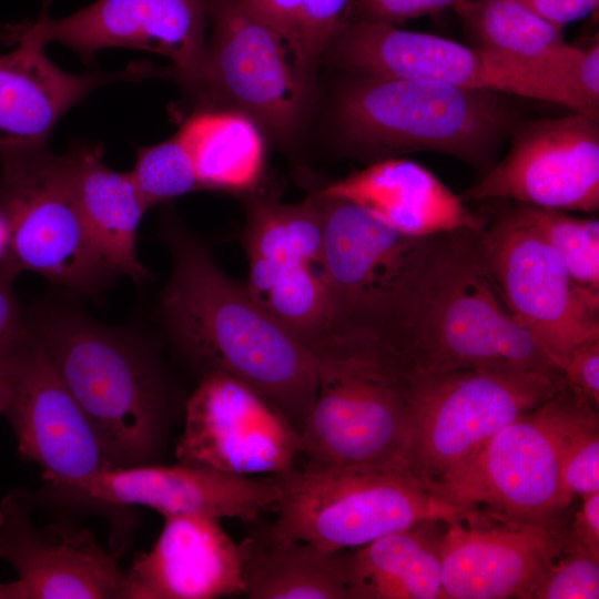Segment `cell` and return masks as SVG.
<instances>
[{
	"label": "cell",
	"instance_id": "obj_1",
	"mask_svg": "<svg viewBox=\"0 0 599 599\" xmlns=\"http://www.w3.org/2000/svg\"><path fill=\"white\" fill-rule=\"evenodd\" d=\"M483 229L418 237L364 332L404 375L481 366L559 369L507 308L485 256Z\"/></svg>",
	"mask_w": 599,
	"mask_h": 599
},
{
	"label": "cell",
	"instance_id": "obj_2",
	"mask_svg": "<svg viewBox=\"0 0 599 599\" xmlns=\"http://www.w3.org/2000/svg\"><path fill=\"white\" fill-rule=\"evenodd\" d=\"M172 270L161 309L176 347L203 374L232 376L268 398L302 433L317 386L314 353L231 278L181 226H165Z\"/></svg>",
	"mask_w": 599,
	"mask_h": 599
},
{
	"label": "cell",
	"instance_id": "obj_3",
	"mask_svg": "<svg viewBox=\"0 0 599 599\" xmlns=\"http://www.w3.org/2000/svg\"><path fill=\"white\" fill-rule=\"evenodd\" d=\"M352 75L337 98V122L349 146L373 162L437 152L484 174L521 122L507 94L417 79Z\"/></svg>",
	"mask_w": 599,
	"mask_h": 599
},
{
	"label": "cell",
	"instance_id": "obj_4",
	"mask_svg": "<svg viewBox=\"0 0 599 599\" xmlns=\"http://www.w3.org/2000/svg\"><path fill=\"white\" fill-rule=\"evenodd\" d=\"M28 324L115 467L149 460L162 436L165 398L146 352L126 335L73 313L47 312Z\"/></svg>",
	"mask_w": 599,
	"mask_h": 599
},
{
	"label": "cell",
	"instance_id": "obj_5",
	"mask_svg": "<svg viewBox=\"0 0 599 599\" xmlns=\"http://www.w3.org/2000/svg\"><path fill=\"white\" fill-rule=\"evenodd\" d=\"M276 478L277 516L266 534L331 551L352 550L419 522L450 517L457 509L407 464L306 463Z\"/></svg>",
	"mask_w": 599,
	"mask_h": 599
},
{
	"label": "cell",
	"instance_id": "obj_6",
	"mask_svg": "<svg viewBox=\"0 0 599 599\" xmlns=\"http://www.w3.org/2000/svg\"><path fill=\"white\" fill-rule=\"evenodd\" d=\"M312 352L317 386L301 433L307 463L407 464L406 376L373 343L331 336Z\"/></svg>",
	"mask_w": 599,
	"mask_h": 599
},
{
	"label": "cell",
	"instance_id": "obj_7",
	"mask_svg": "<svg viewBox=\"0 0 599 599\" xmlns=\"http://www.w3.org/2000/svg\"><path fill=\"white\" fill-rule=\"evenodd\" d=\"M405 376L407 465L430 488L567 385L560 369L481 366Z\"/></svg>",
	"mask_w": 599,
	"mask_h": 599
},
{
	"label": "cell",
	"instance_id": "obj_8",
	"mask_svg": "<svg viewBox=\"0 0 599 599\" xmlns=\"http://www.w3.org/2000/svg\"><path fill=\"white\" fill-rule=\"evenodd\" d=\"M0 209L9 229L0 275L13 280L29 271L83 294L113 275L82 220L69 152L43 146L0 154Z\"/></svg>",
	"mask_w": 599,
	"mask_h": 599
},
{
	"label": "cell",
	"instance_id": "obj_9",
	"mask_svg": "<svg viewBox=\"0 0 599 599\" xmlns=\"http://www.w3.org/2000/svg\"><path fill=\"white\" fill-rule=\"evenodd\" d=\"M589 407L597 408L566 385L499 429L432 489L456 507L532 521L559 517L572 500L561 479L565 443Z\"/></svg>",
	"mask_w": 599,
	"mask_h": 599
},
{
	"label": "cell",
	"instance_id": "obj_10",
	"mask_svg": "<svg viewBox=\"0 0 599 599\" xmlns=\"http://www.w3.org/2000/svg\"><path fill=\"white\" fill-rule=\"evenodd\" d=\"M328 52L332 62L351 74L440 82L554 103L586 114L559 71L435 34L388 23L344 21Z\"/></svg>",
	"mask_w": 599,
	"mask_h": 599
},
{
	"label": "cell",
	"instance_id": "obj_11",
	"mask_svg": "<svg viewBox=\"0 0 599 599\" xmlns=\"http://www.w3.org/2000/svg\"><path fill=\"white\" fill-rule=\"evenodd\" d=\"M483 244L507 308L558 368L576 347L599 339V296L571 280L516 203L485 225Z\"/></svg>",
	"mask_w": 599,
	"mask_h": 599
},
{
	"label": "cell",
	"instance_id": "obj_12",
	"mask_svg": "<svg viewBox=\"0 0 599 599\" xmlns=\"http://www.w3.org/2000/svg\"><path fill=\"white\" fill-rule=\"evenodd\" d=\"M443 599H532L561 551L567 527L457 507L439 521Z\"/></svg>",
	"mask_w": 599,
	"mask_h": 599
},
{
	"label": "cell",
	"instance_id": "obj_13",
	"mask_svg": "<svg viewBox=\"0 0 599 599\" xmlns=\"http://www.w3.org/2000/svg\"><path fill=\"white\" fill-rule=\"evenodd\" d=\"M302 453L300 432L268 398L223 373L202 375L185 406L179 463L254 477L281 475Z\"/></svg>",
	"mask_w": 599,
	"mask_h": 599
},
{
	"label": "cell",
	"instance_id": "obj_14",
	"mask_svg": "<svg viewBox=\"0 0 599 599\" xmlns=\"http://www.w3.org/2000/svg\"><path fill=\"white\" fill-rule=\"evenodd\" d=\"M510 148L481 179L464 191V201H514L595 213L599 209V118L569 115L520 122Z\"/></svg>",
	"mask_w": 599,
	"mask_h": 599
},
{
	"label": "cell",
	"instance_id": "obj_15",
	"mask_svg": "<svg viewBox=\"0 0 599 599\" xmlns=\"http://www.w3.org/2000/svg\"><path fill=\"white\" fill-rule=\"evenodd\" d=\"M203 1L213 29L204 89L225 94L277 134H290L309 84L291 49L243 0Z\"/></svg>",
	"mask_w": 599,
	"mask_h": 599
},
{
	"label": "cell",
	"instance_id": "obj_16",
	"mask_svg": "<svg viewBox=\"0 0 599 599\" xmlns=\"http://www.w3.org/2000/svg\"><path fill=\"white\" fill-rule=\"evenodd\" d=\"M203 0H97L60 19L48 2L27 26L42 40L62 43L83 61L106 48L150 51L169 58L187 84L204 89L207 73Z\"/></svg>",
	"mask_w": 599,
	"mask_h": 599
},
{
	"label": "cell",
	"instance_id": "obj_17",
	"mask_svg": "<svg viewBox=\"0 0 599 599\" xmlns=\"http://www.w3.org/2000/svg\"><path fill=\"white\" fill-rule=\"evenodd\" d=\"M28 327V343L4 415L14 432L18 453L41 467L50 488L115 467L100 433Z\"/></svg>",
	"mask_w": 599,
	"mask_h": 599
},
{
	"label": "cell",
	"instance_id": "obj_18",
	"mask_svg": "<svg viewBox=\"0 0 599 599\" xmlns=\"http://www.w3.org/2000/svg\"><path fill=\"white\" fill-rule=\"evenodd\" d=\"M31 500L22 490L0 502V559L18 572L12 599H113L122 571L94 535L67 524L35 526Z\"/></svg>",
	"mask_w": 599,
	"mask_h": 599
},
{
	"label": "cell",
	"instance_id": "obj_19",
	"mask_svg": "<svg viewBox=\"0 0 599 599\" xmlns=\"http://www.w3.org/2000/svg\"><path fill=\"white\" fill-rule=\"evenodd\" d=\"M322 262L332 304L329 336L364 332L394 291L418 237L405 235L345 199L316 193Z\"/></svg>",
	"mask_w": 599,
	"mask_h": 599
},
{
	"label": "cell",
	"instance_id": "obj_20",
	"mask_svg": "<svg viewBox=\"0 0 599 599\" xmlns=\"http://www.w3.org/2000/svg\"><path fill=\"white\" fill-rule=\"evenodd\" d=\"M52 489L80 500L149 507L163 517L197 514L243 522L275 510L280 497L276 476L258 479L182 463L106 468Z\"/></svg>",
	"mask_w": 599,
	"mask_h": 599
},
{
	"label": "cell",
	"instance_id": "obj_21",
	"mask_svg": "<svg viewBox=\"0 0 599 599\" xmlns=\"http://www.w3.org/2000/svg\"><path fill=\"white\" fill-rule=\"evenodd\" d=\"M149 552L122 571L126 599H213L244 595V542H235L221 520L197 514L165 516Z\"/></svg>",
	"mask_w": 599,
	"mask_h": 599
},
{
	"label": "cell",
	"instance_id": "obj_22",
	"mask_svg": "<svg viewBox=\"0 0 599 599\" xmlns=\"http://www.w3.org/2000/svg\"><path fill=\"white\" fill-rule=\"evenodd\" d=\"M1 41L14 45L0 55V154L47 146L60 118L97 88L138 79L150 67L120 73L72 74L55 65L26 21L4 26Z\"/></svg>",
	"mask_w": 599,
	"mask_h": 599
},
{
	"label": "cell",
	"instance_id": "obj_23",
	"mask_svg": "<svg viewBox=\"0 0 599 599\" xmlns=\"http://www.w3.org/2000/svg\"><path fill=\"white\" fill-rule=\"evenodd\" d=\"M351 201L392 229L424 237L486 221L422 164L399 158L373 162L318 192Z\"/></svg>",
	"mask_w": 599,
	"mask_h": 599
},
{
	"label": "cell",
	"instance_id": "obj_24",
	"mask_svg": "<svg viewBox=\"0 0 599 599\" xmlns=\"http://www.w3.org/2000/svg\"><path fill=\"white\" fill-rule=\"evenodd\" d=\"M69 153L78 205L97 251L113 274L135 282L146 278L149 272L138 260L135 242L148 209L130 172L110 169L100 144H84Z\"/></svg>",
	"mask_w": 599,
	"mask_h": 599
},
{
	"label": "cell",
	"instance_id": "obj_25",
	"mask_svg": "<svg viewBox=\"0 0 599 599\" xmlns=\"http://www.w3.org/2000/svg\"><path fill=\"white\" fill-rule=\"evenodd\" d=\"M439 521H423L348 550L349 599H443Z\"/></svg>",
	"mask_w": 599,
	"mask_h": 599
},
{
	"label": "cell",
	"instance_id": "obj_26",
	"mask_svg": "<svg viewBox=\"0 0 599 599\" xmlns=\"http://www.w3.org/2000/svg\"><path fill=\"white\" fill-rule=\"evenodd\" d=\"M241 241L248 263L244 284L262 304L282 275L322 263L323 227L317 195L297 204L254 200L247 209Z\"/></svg>",
	"mask_w": 599,
	"mask_h": 599
},
{
	"label": "cell",
	"instance_id": "obj_27",
	"mask_svg": "<svg viewBox=\"0 0 599 599\" xmlns=\"http://www.w3.org/2000/svg\"><path fill=\"white\" fill-rule=\"evenodd\" d=\"M244 595L252 599H349L348 550L331 551L312 544L246 538Z\"/></svg>",
	"mask_w": 599,
	"mask_h": 599
},
{
	"label": "cell",
	"instance_id": "obj_28",
	"mask_svg": "<svg viewBox=\"0 0 599 599\" xmlns=\"http://www.w3.org/2000/svg\"><path fill=\"white\" fill-rule=\"evenodd\" d=\"M177 133L191 155L199 189L244 191L257 182L263 143L246 116L203 111L189 118Z\"/></svg>",
	"mask_w": 599,
	"mask_h": 599
},
{
	"label": "cell",
	"instance_id": "obj_29",
	"mask_svg": "<svg viewBox=\"0 0 599 599\" xmlns=\"http://www.w3.org/2000/svg\"><path fill=\"white\" fill-rule=\"evenodd\" d=\"M453 9L479 47L552 68L568 80L581 48L568 44L562 29L520 1L460 0Z\"/></svg>",
	"mask_w": 599,
	"mask_h": 599
},
{
	"label": "cell",
	"instance_id": "obj_30",
	"mask_svg": "<svg viewBox=\"0 0 599 599\" xmlns=\"http://www.w3.org/2000/svg\"><path fill=\"white\" fill-rule=\"evenodd\" d=\"M558 254L571 280L599 296V221L567 212L516 203Z\"/></svg>",
	"mask_w": 599,
	"mask_h": 599
},
{
	"label": "cell",
	"instance_id": "obj_31",
	"mask_svg": "<svg viewBox=\"0 0 599 599\" xmlns=\"http://www.w3.org/2000/svg\"><path fill=\"white\" fill-rule=\"evenodd\" d=\"M129 172L148 210L199 189L191 155L179 133L139 148L134 167Z\"/></svg>",
	"mask_w": 599,
	"mask_h": 599
},
{
	"label": "cell",
	"instance_id": "obj_32",
	"mask_svg": "<svg viewBox=\"0 0 599 599\" xmlns=\"http://www.w3.org/2000/svg\"><path fill=\"white\" fill-rule=\"evenodd\" d=\"M561 479L571 498L599 491L598 408L586 409L571 427L562 451Z\"/></svg>",
	"mask_w": 599,
	"mask_h": 599
},
{
	"label": "cell",
	"instance_id": "obj_33",
	"mask_svg": "<svg viewBox=\"0 0 599 599\" xmlns=\"http://www.w3.org/2000/svg\"><path fill=\"white\" fill-rule=\"evenodd\" d=\"M598 598L599 557L565 544L532 596V599Z\"/></svg>",
	"mask_w": 599,
	"mask_h": 599
},
{
	"label": "cell",
	"instance_id": "obj_34",
	"mask_svg": "<svg viewBox=\"0 0 599 599\" xmlns=\"http://www.w3.org/2000/svg\"><path fill=\"white\" fill-rule=\"evenodd\" d=\"M300 52L308 78L344 22L351 0H300Z\"/></svg>",
	"mask_w": 599,
	"mask_h": 599
},
{
	"label": "cell",
	"instance_id": "obj_35",
	"mask_svg": "<svg viewBox=\"0 0 599 599\" xmlns=\"http://www.w3.org/2000/svg\"><path fill=\"white\" fill-rule=\"evenodd\" d=\"M460 0H356V20L396 26L454 8Z\"/></svg>",
	"mask_w": 599,
	"mask_h": 599
},
{
	"label": "cell",
	"instance_id": "obj_36",
	"mask_svg": "<svg viewBox=\"0 0 599 599\" xmlns=\"http://www.w3.org/2000/svg\"><path fill=\"white\" fill-rule=\"evenodd\" d=\"M566 384L581 398L599 407V339L576 347L559 366Z\"/></svg>",
	"mask_w": 599,
	"mask_h": 599
},
{
	"label": "cell",
	"instance_id": "obj_37",
	"mask_svg": "<svg viewBox=\"0 0 599 599\" xmlns=\"http://www.w3.org/2000/svg\"><path fill=\"white\" fill-rule=\"evenodd\" d=\"M243 2L265 23H267L287 44L307 77L300 52V0H243Z\"/></svg>",
	"mask_w": 599,
	"mask_h": 599
},
{
	"label": "cell",
	"instance_id": "obj_38",
	"mask_svg": "<svg viewBox=\"0 0 599 599\" xmlns=\"http://www.w3.org/2000/svg\"><path fill=\"white\" fill-rule=\"evenodd\" d=\"M29 338L27 319L0 341V414L6 415L12 400L20 365Z\"/></svg>",
	"mask_w": 599,
	"mask_h": 599
},
{
	"label": "cell",
	"instance_id": "obj_39",
	"mask_svg": "<svg viewBox=\"0 0 599 599\" xmlns=\"http://www.w3.org/2000/svg\"><path fill=\"white\" fill-rule=\"evenodd\" d=\"M580 497L581 505L566 530L565 546L599 557V491Z\"/></svg>",
	"mask_w": 599,
	"mask_h": 599
},
{
	"label": "cell",
	"instance_id": "obj_40",
	"mask_svg": "<svg viewBox=\"0 0 599 599\" xmlns=\"http://www.w3.org/2000/svg\"><path fill=\"white\" fill-rule=\"evenodd\" d=\"M532 12L562 29L587 18L598 9L599 0H518Z\"/></svg>",
	"mask_w": 599,
	"mask_h": 599
},
{
	"label": "cell",
	"instance_id": "obj_41",
	"mask_svg": "<svg viewBox=\"0 0 599 599\" xmlns=\"http://www.w3.org/2000/svg\"><path fill=\"white\" fill-rule=\"evenodd\" d=\"M11 283L12 280L0 275V341L17 331L24 323Z\"/></svg>",
	"mask_w": 599,
	"mask_h": 599
},
{
	"label": "cell",
	"instance_id": "obj_42",
	"mask_svg": "<svg viewBox=\"0 0 599 599\" xmlns=\"http://www.w3.org/2000/svg\"><path fill=\"white\" fill-rule=\"evenodd\" d=\"M9 244V229L7 220L0 209V262L4 258Z\"/></svg>",
	"mask_w": 599,
	"mask_h": 599
},
{
	"label": "cell",
	"instance_id": "obj_43",
	"mask_svg": "<svg viewBox=\"0 0 599 599\" xmlns=\"http://www.w3.org/2000/svg\"><path fill=\"white\" fill-rule=\"evenodd\" d=\"M0 599H12L9 583H0Z\"/></svg>",
	"mask_w": 599,
	"mask_h": 599
}]
</instances>
